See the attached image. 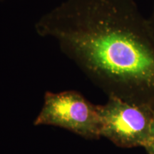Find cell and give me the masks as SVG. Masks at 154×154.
Here are the masks:
<instances>
[{
	"mask_svg": "<svg viewBox=\"0 0 154 154\" xmlns=\"http://www.w3.org/2000/svg\"><path fill=\"white\" fill-rule=\"evenodd\" d=\"M35 29L109 96L154 111V30L135 0H65Z\"/></svg>",
	"mask_w": 154,
	"mask_h": 154,
	"instance_id": "cell-1",
	"label": "cell"
},
{
	"mask_svg": "<svg viewBox=\"0 0 154 154\" xmlns=\"http://www.w3.org/2000/svg\"><path fill=\"white\" fill-rule=\"evenodd\" d=\"M101 137L110 140L121 148L149 145L154 111L109 96L107 103L97 106Z\"/></svg>",
	"mask_w": 154,
	"mask_h": 154,
	"instance_id": "cell-2",
	"label": "cell"
},
{
	"mask_svg": "<svg viewBox=\"0 0 154 154\" xmlns=\"http://www.w3.org/2000/svg\"><path fill=\"white\" fill-rule=\"evenodd\" d=\"M34 125L59 126L86 138L101 137L97 106L74 91L46 93Z\"/></svg>",
	"mask_w": 154,
	"mask_h": 154,
	"instance_id": "cell-3",
	"label": "cell"
},
{
	"mask_svg": "<svg viewBox=\"0 0 154 154\" xmlns=\"http://www.w3.org/2000/svg\"><path fill=\"white\" fill-rule=\"evenodd\" d=\"M146 151L149 154L154 153V116L153 121H152L151 128V136H150V140L149 145L146 148Z\"/></svg>",
	"mask_w": 154,
	"mask_h": 154,
	"instance_id": "cell-4",
	"label": "cell"
},
{
	"mask_svg": "<svg viewBox=\"0 0 154 154\" xmlns=\"http://www.w3.org/2000/svg\"><path fill=\"white\" fill-rule=\"evenodd\" d=\"M149 20H150V22H151V24L152 27H153V30H154V7H153V13H152L151 17V19H149Z\"/></svg>",
	"mask_w": 154,
	"mask_h": 154,
	"instance_id": "cell-5",
	"label": "cell"
},
{
	"mask_svg": "<svg viewBox=\"0 0 154 154\" xmlns=\"http://www.w3.org/2000/svg\"><path fill=\"white\" fill-rule=\"evenodd\" d=\"M152 154H154V153H152Z\"/></svg>",
	"mask_w": 154,
	"mask_h": 154,
	"instance_id": "cell-6",
	"label": "cell"
}]
</instances>
